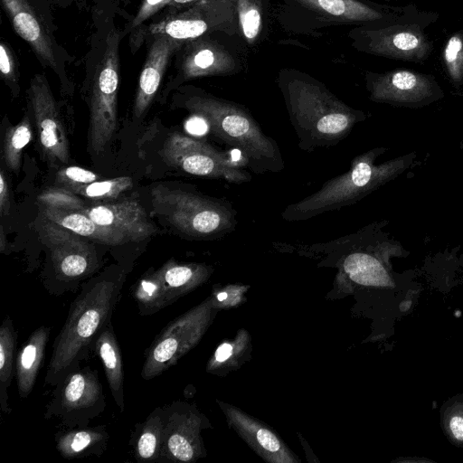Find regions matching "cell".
<instances>
[{
  "label": "cell",
  "mask_w": 463,
  "mask_h": 463,
  "mask_svg": "<svg viewBox=\"0 0 463 463\" xmlns=\"http://www.w3.org/2000/svg\"><path fill=\"white\" fill-rule=\"evenodd\" d=\"M124 281L123 270L109 269L80 286L52 344L44 378L46 385L54 387L70 371L90 358L98 336L111 321Z\"/></svg>",
  "instance_id": "cell-1"
},
{
  "label": "cell",
  "mask_w": 463,
  "mask_h": 463,
  "mask_svg": "<svg viewBox=\"0 0 463 463\" xmlns=\"http://www.w3.org/2000/svg\"><path fill=\"white\" fill-rule=\"evenodd\" d=\"M279 87L298 146L304 151L335 146L366 119L364 111L348 106L311 77L284 75Z\"/></svg>",
  "instance_id": "cell-2"
},
{
  "label": "cell",
  "mask_w": 463,
  "mask_h": 463,
  "mask_svg": "<svg viewBox=\"0 0 463 463\" xmlns=\"http://www.w3.org/2000/svg\"><path fill=\"white\" fill-rule=\"evenodd\" d=\"M181 106L201 118L222 142L238 149L253 173H279L285 168L278 143L244 106L202 90L186 93Z\"/></svg>",
  "instance_id": "cell-3"
},
{
  "label": "cell",
  "mask_w": 463,
  "mask_h": 463,
  "mask_svg": "<svg viewBox=\"0 0 463 463\" xmlns=\"http://www.w3.org/2000/svg\"><path fill=\"white\" fill-rule=\"evenodd\" d=\"M386 149L375 147L356 156L346 172L327 180L308 196L288 204L281 217L288 222L306 221L353 205L403 173L416 156L411 153L376 164L377 157Z\"/></svg>",
  "instance_id": "cell-4"
},
{
  "label": "cell",
  "mask_w": 463,
  "mask_h": 463,
  "mask_svg": "<svg viewBox=\"0 0 463 463\" xmlns=\"http://www.w3.org/2000/svg\"><path fill=\"white\" fill-rule=\"evenodd\" d=\"M153 207L182 234L193 239H219L237 226V212L226 199L163 184L150 191Z\"/></svg>",
  "instance_id": "cell-5"
},
{
  "label": "cell",
  "mask_w": 463,
  "mask_h": 463,
  "mask_svg": "<svg viewBox=\"0 0 463 463\" xmlns=\"http://www.w3.org/2000/svg\"><path fill=\"white\" fill-rule=\"evenodd\" d=\"M42 243L50 255L43 285L50 295L61 297L75 292L81 282L100 267L95 246L80 236L46 218L42 213L34 222Z\"/></svg>",
  "instance_id": "cell-6"
},
{
  "label": "cell",
  "mask_w": 463,
  "mask_h": 463,
  "mask_svg": "<svg viewBox=\"0 0 463 463\" xmlns=\"http://www.w3.org/2000/svg\"><path fill=\"white\" fill-rule=\"evenodd\" d=\"M105 408L106 399L98 371L80 366L54 386L45 406L44 419L57 418L65 428L87 427Z\"/></svg>",
  "instance_id": "cell-7"
},
{
  "label": "cell",
  "mask_w": 463,
  "mask_h": 463,
  "mask_svg": "<svg viewBox=\"0 0 463 463\" xmlns=\"http://www.w3.org/2000/svg\"><path fill=\"white\" fill-rule=\"evenodd\" d=\"M120 35L112 31L93 76L90 101V144L96 154L104 150L117 129Z\"/></svg>",
  "instance_id": "cell-8"
},
{
  "label": "cell",
  "mask_w": 463,
  "mask_h": 463,
  "mask_svg": "<svg viewBox=\"0 0 463 463\" xmlns=\"http://www.w3.org/2000/svg\"><path fill=\"white\" fill-rule=\"evenodd\" d=\"M412 13L411 7L397 17L386 21L377 28L363 29L359 33L360 49L368 53L389 59L411 62L426 61L432 50L433 43L424 32L420 20Z\"/></svg>",
  "instance_id": "cell-9"
},
{
  "label": "cell",
  "mask_w": 463,
  "mask_h": 463,
  "mask_svg": "<svg viewBox=\"0 0 463 463\" xmlns=\"http://www.w3.org/2000/svg\"><path fill=\"white\" fill-rule=\"evenodd\" d=\"M167 164L191 175L223 180L232 184L249 182L251 175L230 154L205 140L173 133L163 146Z\"/></svg>",
  "instance_id": "cell-10"
},
{
  "label": "cell",
  "mask_w": 463,
  "mask_h": 463,
  "mask_svg": "<svg viewBox=\"0 0 463 463\" xmlns=\"http://www.w3.org/2000/svg\"><path fill=\"white\" fill-rule=\"evenodd\" d=\"M205 307H198L169 322L155 337L146 352L141 377L151 380L183 356L200 338L207 316Z\"/></svg>",
  "instance_id": "cell-11"
},
{
  "label": "cell",
  "mask_w": 463,
  "mask_h": 463,
  "mask_svg": "<svg viewBox=\"0 0 463 463\" xmlns=\"http://www.w3.org/2000/svg\"><path fill=\"white\" fill-rule=\"evenodd\" d=\"M366 88L371 100L396 107L420 108L443 98L444 92L430 74L398 69L368 73Z\"/></svg>",
  "instance_id": "cell-12"
},
{
  "label": "cell",
  "mask_w": 463,
  "mask_h": 463,
  "mask_svg": "<svg viewBox=\"0 0 463 463\" xmlns=\"http://www.w3.org/2000/svg\"><path fill=\"white\" fill-rule=\"evenodd\" d=\"M27 98L34 116L39 142L45 156L53 162L67 163L68 139L44 74L37 73L32 78Z\"/></svg>",
  "instance_id": "cell-13"
},
{
  "label": "cell",
  "mask_w": 463,
  "mask_h": 463,
  "mask_svg": "<svg viewBox=\"0 0 463 463\" xmlns=\"http://www.w3.org/2000/svg\"><path fill=\"white\" fill-rule=\"evenodd\" d=\"M14 30L31 47L40 62L61 76L62 59L48 28L28 0H1Z\"/></svg>",
  "instance_id": "cell-14"
},
{
  "label": "cell",
  "mask_w": 463,
  "mask_h": 463,
  "mask_svg": "<svg viewBox=\"0 0 463 463\" xmlns=\"http://www.w3.org/2000/svg\"><path fill=\"white\" fill-rule=\"evenodd\" d=\"M164 429L159 463L190 462L197 456L198 420L188 405L175 402L164 406Z\"/></svg>",
  "instance_id": "cell-15"
},
{
  "label": "cell",
  "mask_w": 463,
  "mask_h": 463,
  "mask_svg": "<svg viewBox=\"0 0 463 463\" xmlns=\"http://www.w3.org/2000/svg\"><path fill=\"white\" fill-rule=\"evenodd\" d=\"M81 212L97 224L122 235L128 242L144 241L156 232L142 205L132 198L94 204Z\"/></svg>",
  "instance_id": "cell-16"
},
{
  "label": "cell",
  "mask_w": 463,
  "mask_h": 463,
  "mask_svg": "<svg viewBox=\"0 0 463 463\" xmlns=\"http://www.w3.org/2000/svg\"><path fill=\"white\" fill-rule=\"evenodd\" d=\"M139 75L134 100V114L139 118L153 101L172 55L184 44L165 34L153 35Z\"/></svg>",
  "instance_id": "cell-17"
},
{
  "label": "cell",
  "mask_w": 463,
  "mask_h": 463,
  "mask_svg": "<svg viewBox=\"0 0 463 463\" xmlns=\"http://www.w3.org/2000/svg\"><path fill=\"white\" fill-rule=\"evenodd\" d=\"M216 14L213 1H202L188 10L150 24L147 32L151 35L165 34L186 43L213 30L219 22Z\"/></svg>",
  "instance_id": "cell-18"
},
{
  "label": "cell",
  "mask_w": 463,
  "mask_h": 463,
  "mask_svg": "<svg viewBox=\"0 0 463 463\" xmlns=\"http://www.w3.org/2000/svg\"><path fill=\"white\" fill-rule=\"evenodd\" d=\"M235 61L224 49L210 41L186 43L182 54L179 77L188 80L200 77L225 75L235 71Z\"/></svg>",
  "instance_id": "cell-19"
},
{
  "label": "cell",
  "mask_w": 463,
  "mask_h": 463,
  "mask_svg": "<svg viewBox=\"0 0 463 463\" xmlns=\"http://www.w3.org/2000/svg\"><path fill=\"white\" fill-rule=\"evenodd\" d=\"M109 434L104 425L66 428L55 433V447L66 459L100 457L106 450Z\"/></svg>",
  "instance_id": "cell-20"
},
{
  "label": "cell",
  "mask_w": 463,
  "mask_h": 463,
  "mask_svg": "<svg viewBox=\"0 0 463 463\" xmlns=\"http://www.w3.org/2000/svg\"><path fill=\"white\" fill-rule=\"evenodd\" d=\"M51 330L47 326L37 327L17 354L15 378L20 398H27L33 389L45 357Z\"/></svg>",
  "instance_id": "cell-21"
},
{
  "label": "cell",
  "mask_w": 463,
  "mask_h": 463,
  "mask_svg": "<svg viewBox=\"0 0 463 463\" xmlns=\"http://www.w3.org/2000/svg\"><path fill=\"white\" fill-rule=\"evenodd\" d=\"M154 272L159 286L161 306L165 308L200 283L207 269L203 265L169 260Z\"/></svg>",
  "instance_id": "cell-22"
},
{
  "label": "cell",
  "mask_w": 463,
  "mask_h": 463,
  "mask_svg": "<svg viewBox=\"0 0 463 463\" xmlns=\"http://www.w3.org/2000/svg\"><path fill=\"white\" fill-rule=\"evenodd\" d=\"M93 352L100 359L116 405L125 411L124 369L121 350L111 321L98 336Z\"/></svg>",
  "instance_id": "cell-23"
},
{
  "label": "cell",
  "mask_w": 463,
  "mask_h": 463,
  "mask_svg": "<svg viewBox=\"0 0 463 463\" xmlns=\"http://www.w3.org/2000/svg\"><path fill=\"white\" fill-rule=\"evenodd\" d=\"M317 14L344 22L370 23L389 21L399 16L404 8L391 13L379 11L357 0H295Z\"/></svg>",
  "instance_id": "cell-24"
},
{
  "label": "cell",
  "mask_w": 463,
  "mask_h": 463,
  "mask_svg": "<svg viewBox=\"0 0 463 463\" xmlns=\"http://www.w3.org/2000/svg\"><path fill=\"white\" fill-rule=\"evenodd\" d=\"M41 213L62 227L99 243L117 246L128 242L122 235L97 224L81 211L43 207Z\"/></svg>",
  "instance_id": "cell-25"
},
{
  "label": "cell",
  "mask_w": 463,
  "mask_h": 463,
  "mask_svg": "<svg viewBox=\"0 0 463 463\" xmlns=\"http://www.w3.org/2000/svg\"><path fill=\"white\" fill-rule=\"evenodd\" d=\"M164 407L155 408L142 422L137 423L130 445L140 462H159L164 429Z\"/></svg>",
  "instance_id": "cell-26"
},
{
  "label": "cell",
  "mask_w": 463,
  "mask_h": 463,
  "mask_svg": "<svg viewBox=\"0 0 463 463\" xmlns=\"http://www.w3.org/2000/svg\"><path fill=\"white\" fill-rule=\"evenodd\" d=\"M17 332L7 315L0 326V407L6 414L12 412L8 403V388L15 373Z\"/></svg>",
  "instance_id": "cell-27"
},
{
  "label": "cell",
  "mask_w": 463,
  "mask_h": 463,
  "mask_svg": "<svg viewBox=\"0 0 463 463\" xmlns=\"http://www.w3.org/2000/svg\"><path fill=\"white\" fill-rule=\"evenodd\" d=\"M31 140L32 125L27 117L6 129L3 143V159L11 171L17 172L20 168L23 150Z\"/></svg>",
  "instance_id": "cell-28"
},
{
  "label": "cell",
  "mask_w": 463,
  "mask_h": 463,
  "mask_svg": "<svg viewBox=\"0 0 463 463\" xmlns=\"http://www.w3.org/2000/svg\"><path fill=\"white\" fill-rule=\"evenodd\" d=\"M133 185L129 176H119L109 180L95 181L71 190L84 198L93 201H107L118 198Z\"/></svg>",
  "instance_id": "cell-29"
},
{
  "label": "cell",
  "mask_w": 463,
  "mask_h": 463,
  "mask_svg": "<svg viewBox=\"0 0 463 463\" xmlns=\"http://www.w3.org/2000/svg\"><path fill=\"white\" fill-rule=\"evenodd\" d=\"M441 61L453 85L463 84V29L447 40L442 50Z\"/></svg>",
  "instance_id": "cell-30"
},
{
  "label": "cell",
  "mask_w": 463,
  "mask_h": 463,
  "mask_svg": "<svg viewBox=\"0 0 463 463\" xmlns=\"http://www.w3.org/2000/svg\"><path fill=\"white\" fill-rule=\"evenodd\" d=\"M37 200L43 207H52L69 211H81L85 208V204L80 198V195L61 186L44 190L39 194Z\"/></svg>",
  "instance_id": "cell-31"
},
{
  "label": "cell",
  "mask_w": 463,
  "mask_h": 463,
  "mask_svg": "<svg viewBox=\"0 0 463 463\" xmlns=\"http://www.w3.org/2000/svg\"><path fill=\"white\" fill-rule=\"evenodd\" d=\"M242 33L249 43L254 42L261 28V14L252 0H233Z\"/></svg>",
  "instance_id": "cell-32"
},
{
  "label": "cell",
  "mask_w": 463,
  "mask_h": 463,
  "mask_svg": "<svg viewBox=\"0 0 463 463\" xmlns=\"http://www.w3.org/2000/svg\"><path fill=\"white\" fill-rule=\"evenodd\" d=\"M98 180L99 175L96 173L80 166L64 167L56 174V183L58 186L67 188L71 191Z\"/></svg>",
  "instance_id": "cell-33"
},
{
  "label": "cell",
  "mask_w": 463,
  "mask_h": 463,
  "mask_svg": "<svg viewBox=\"0 0 463 463\" xmlns=\"http://www.w3.org/2000/svg\"><path fill=\"white\" fill-rule=\"evenodd\" d=\"M0 71L2 78L14 93L18 87V64L15 54L5 41L0 44Z\"/></svg>",
  "instance_id": "cell-34"
},
{
  "label": "cell",
  "mask_w": 463,
  "mask_h": 463,
  "mask_svg": "<svg viewBox=\"0 0 463 463\" xmlns=\"http://www.w3.org/2000/svg\"><path fill=\"white\" fill-rule=\"evenodd\" d=\"M170 0H143L137 13L127 27L133 31L168 5Z\"/></svg>",
  "instance_id": "cell-35"
},
{
  "label": "cell",
  "mask_w": 463,
  "mask_h": 463,
  "mask_svg": "<svg viewBox=\"0 0 463 463\" xmlns=\"http://www.w3.org/2000/svg\"><path fill=\"white\" fill-rule=\"evenodd\" d=\"M257 439L261 447L268 451L275 452L280 448L278 439L266 429H260L258 430Z\"/></svg>",
  "instance_id": "cell-36"
},
{
  "label": "cell",
  "mask_w": 463,
  "mask_h": 463,
  "mask_svg": "<svg viewBox=\"0 0 463 463\" xmlns=\"http://www.w3.org/2000/svg\"><path fill=\"white\" fill-rule=\"evenodd\" d=\"M10 209V197L7 181L5 173H0V212L2 215H7Z\"/></svg>",
  "instance_id": "cell-37"
},
{
  "label": "cell",
  "mask_w": 463,
  "mask_h": 463,
  "mask_svg": "<svg viewBox=\"0 0 463 463\" xmlns=\"http://www.w3.org/2000/svg\"><path fill=\"white\" fill-rule=\"evenodd\" d=\"M450 429L458 440L463 441V419L460 417H455L450 421Z\"/></svg>",
  "instance_id": "cell-38"
},
{
  "label": "cell",
  "mask_w": 463,
  "mask_h": 463,
  "mask_svg": "<svg viewBox=\"0 0 463 463\" xmlns=\"http://www.w3.org/2000/svg\"><path fill=\"white\" fill-rule=\"evenodd\" d=\"M232 352V346L230 344L224 343L221 345L215 352V360L217 362H224L227 360Z\"/></svg>",
  "instance_id": "cell-39"
},
{
  "label": "cell",
  "mask_w": 463,
  "mask_h": 463,
  "mask_svg": "<svg viewBox=\"0 0 463 463\" xmlns=\"http://www.w3.org/2000/svg\"><path fill=\"white\" fill-rule=\"evenodd\" d=\"M194 1L195 0H170L167 5L170 6V8H179Z\"/></svg>",
  "instance_id": "cell-40"
},
{
  "label": "cell",
  "mask_w": 463,
  "mask_h": 463,
  "mask_svg": "<svg viewBox=\"0 0 463 463\" xmlns=\"http://www.w3.org/2000/svg\"><path fill=\"white\" fill-rule=\"evenodd\" d=\"M5 250V233L3 226H1V232H0V250L1 252H4Z\"/></svg>",
  "instance_id": "cell-41"
},
{
  "label": "cell",
  "mask_w": 463,
  "mask_h": 463,
  "mask_svg": "<svg viewBox=\"0 0 463 463\" xmlns=\"http://www.w3.org/2000/svg\"><path fill=\"white\" fill-rule=\"evenodd\" d=\"M227 298V293L226 292H221L217 295V299L219 301H222L224 300L225 298Z\"/></svg>",
  "instance_id": "cell-42"
},
{
  "label": "cell",
  "mask_w": 463,
  "mask_h": 463,
  "mask_svg": "<svg viewBox=\"0 0 463 463\" xmlns=\"http://www.w3.org/2000/svg\"><path fill=\"white\" fill-rule=\"evenodd\" d=\"M385 1H390V0H385Z\"/></svg>",
  "instance_id": "cell-43"
}]
</instances>
